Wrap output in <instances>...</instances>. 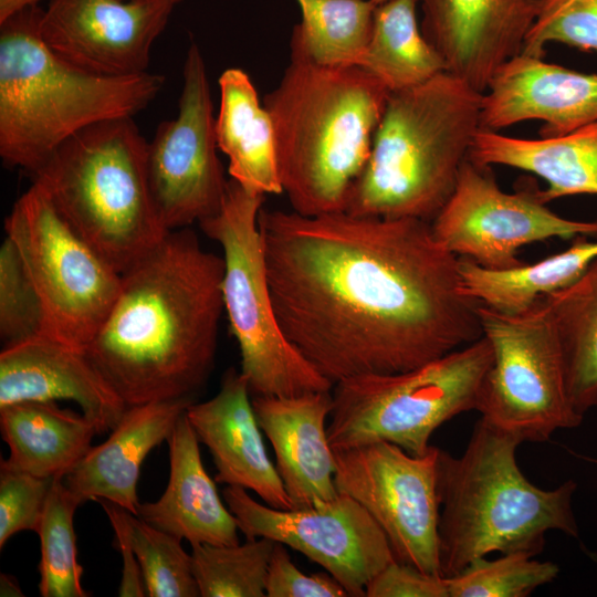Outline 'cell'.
Here are the masks:
<instances>
[{
  "label": "cell",
  "instance_id": "31",
  "mask_svg": "<svg viewBox=\"0 0 597 597\" xmlns=\"http://www.w3.org/2000/svg\"><path fill=\"white\" fill-rule=\"evenodd\" d=\"M83 504L54 479L36 531L41 544L39 591L42 597H86L82 566L77 562L74 514Z\"/></svg>",
  "mask_w": 597,
  "mask_h": 597
},
{
  "label": "cell",
  "instance_id": "25",
  "mask_svg": "<svg viewBox=\"0 0 597 597\" xmlns=\"http://www.w3.org/2000/svg\"><path fill=\"white\" fill-rule=\"evenodd\" d=\"M219 87L216 138L229 159L231 179L253 192L283 193L273 122L253 82L244 71L232 67L222 72Z\"/></svg>",
  "mask_w": 597,
  "mask_h": 597
},
{
  "label": "cell",
  "instance_id": "10",
  "mask_svg": "<svg viewBox=\"0 0 597 597\" xmlns=\"http://www.w3.org/2000/svg\"><path fill=\"white\" fill-rule=\"evenodd\" d=\"M482 334L493 349L475 410L491 426L523 442H545L578 427L566 387L558 335L544 298L506 314L478 304Z\"/></svg>",
  "mask_w": 597,
  "mask_h": 597
},
{
  "label": "cell",
  "instance_id": "40",
  "mask_svg": "<svg viewBox=\"0 0 597 597\" xmlns=\"http://www.w3.org/2000/svg\"><path fill=\"white\" fill-rule=\"evenodd\" d=\"M96 501L102 505L111 522V525L115 532V541L122 555L123 568L118 587V596H147L140 566L128 535L125 520L126 510L103 499Z\"/></svg>",
  "mask_w": 597,
  "mask_h": 597
},
{
  "label": "cell",
  "instance_id": "29",
  "mask_svg": "<svg viewBox=\"0 0 597 597\" xmlns=\"http://www.w3.org/2000/svg\"><path fill=\"white\" fill-rule=\"evenodd\" d=\"M418 1L389 0L375 10L370 40L359 66L390 92L417 86L447 72L442 56L418 24Z\"/></svg>",
  "mask_w": 597,
  "mask_h": 597
},
{
  "label": "cell",
  "instance_id": "22",
  "mask_svg": "<svg viewBox=\"0 0 597 597\" xmlns=\"http://www.w3.org/2000/svg\"><path fill=\"white\" fill-rule=\"evenodd\" d=\"M191 398L127 407L108 438L95 446L63 478L82 503L106 500L137 515V484L148 453L167 441Z\"/></svg>",
  "mask_w": 597,
  "mask_h": 597
},
{
  "label": "cell",
  "instance_id": "30",
  "mask_svg": "<svg viewBox=\"0 0 597 597\" xmlns=\"http://www.w3.org/2000/svg\"><path fill=\"white\" fill-rule=\"evenodd\" d=\"M301 22L290 51L323 66L359 65L370 40L377 3L373 0H296Z\"/></svg>",
  "mask_w": 597,
  "mask_h": 597
},
{
  "label": "cell",
  "instance_id": "23",
  "mask_svg": "<svg viewBox=\"0 0 597 597\" xmlns=\"http://www.w3.org/2000/svg\"><path fill=\"white\" fill-rule=\"evenodd\" d=\"M167 442V488L157 501L139 503L136 516L186 540L191 546L239 544L237 519L226 507L203 467L199 440L186 411L176 422Z\"/></svg>",
  "mask_w": 597,
  "mask_h": 597
},
{
  "label": "cell",
  "instance_id": "39",
  "mask_svg": "<svg viewBox=\"0 0 597 597\" xmlns=\"http://www.w3.org/2000/svg\"><path fill=\"white\" fill-rule=\"evenodd\" d=\"M367 597H449L447 578L395 559L367 585Z\"/></svg>",
  "mask_w": 597,
  "mask_h": 597
},
{
  "label": "cell",
  "instance_id": "21",
  "mask_svg": "<svg viewBox=\"0 0 597 597\" xmlns=\"http://www.w3.org/2000/svg\"><path fill=\"white\" fill-rule=\"evenodd\" d=\"M252 406L272 444L276 470L293 510L335 499L336 461L326 425L332 409L331 390L295 397L252 396Z\"/></svg>",
  "mask_w": 597,
  "mask_h": 597
},
{
  "label": "cell",
  "instance_id": "7",
  "mask_svg": "<svg viewBox=\"0 0 597 597\" xmlns=\"http://www.w3.org/2000/svg\"><path fill=\"white\" fill-rule=\"evenodd\" d=\"M148 142L133 117L93 124L32 172L64 220L123 274L167 235L147 176Z\"/></svg>",
  "mask_w": 597,
  "mask_h": 597
},
{
  "label": "cell",
  "instance_id": "11",
  "mask_svg": "<svg viewBox=\"0 0 597 597\" xmlns=\"http://www.w3.org/2000/svg\"><path fill=\"white\" fill-rule=\"evenodd\" d=\"M44 311V334L84 350L112 310L118 273L32 185L4 221Z\"/></svg>",
  "mask_w": 597,
  "mask_h": 597
},
{
  "label": "cell",
  "instance_id": "26",
  "mask_svg": "<svg viewBox=\"0 0 597 597\" xmlns=\"http://www.w3.org/2000/svg\"><path fill=\"white\" fill-rule=\"evenodd\" d=\"M8 465L41 478L63 479L92 448L97 425L54 401H20L0 408Z\"/></svg>",
  "mask_w": 597,
  "mask_h": 597
},
{
  "label": "cell",
  "instance_id": "14",
  "mask_svg": "<svg viewBox=\"0 0 597 597\" xmlns=\"http://www.w3.org/2000/svg\"><path fill=\"white\" fill-rule=\"evenodd\" d=\"M467 158L448 201L430 222L434 239L457 256L482 268L520 266V248L552 238L596 237L597 220L564 218L537 190L503 191L490 168Z\"/></svg>",
  "mask_w": 597,
  "mask_h": 597
},
{
  "label": "cell",
  "instance_id": "12",
  "mask_svg": "<svg viewBox=\"0 0 597 597\" xmlns=\"http://www.w3.org/2000/svg\"><path fill=\"white\" fill-rule=\"evenodd\" d=\"M439 448L413 455L389 442L333 449L338 493L358 502L385 533L397 561L441 575Z\"/></svg>",
  "mask_w": 597,
  "mask_h": 597
},
{
  "label": "cell",
  "instance_id": "33",
  "mask_svg": "<svg viewBox=\"0 0 597 597\" xmlns=\"http://www.w3.org/2000/svg\"><path fill=\"white\" fill-rule=\"evenodd\" d=\"M559 567L526 553H503L495 559L480 557L446 577L449 597H526L554 582Z\"/></svg>",
  "mask_w": 597,
  "mask_h": 597
},
{
  "label": "cell",
  "instance_id": "18",
  "mask_svg": "<svg viewBox=\"0 0 597 597\" xmlns=\"http://www.w3.org/2000/svg\"><path fill=\"white\" fill-rule=\"evenodd\" d=\"M542 121L541 137L567 134L597 122V74L520 54L493 76L482 95L481 129Z\"/></svg>",
  "mask_w": 597,
  "mask_h": 597
},
{
  "label": "cell",
  "instance_id": "15",
  "mask_svg": "<svg viewBox=\"0 0 597 597\" xmlns=\"http://www.w3.org/2000/svg\"><path fill=\"white\" fill-rule=\"evenodd\" d=\"M222 495L247 540L268 537L302 553L332 575L348 596H365L369 582L396 559L383 530L346 494L301 510L259 503L240 486L227 485Z\"/></svg>",
  "mask_w": 597,
  "mask_h": 597
},
{
  "label": "cell",
  "instance_id": "13",
  "mask_svg": "<svg viewBox=\"0 0 597 597\" xmlns=\"http://www.w3.org/2000/svg\"><path fill=\"white\" fill-rule=\"evenodd\" d=\"M175 118L161 122L147 145V176L167 231L214 216L228 180L218 157L216 117L206 64L196 43L188 48Z\"/></svg>",
  "mask_w": 597,
  "mask_h": 597
},
{
  "label": "cell",
  "instance_id": "27",
  "mask_svg": "<svg viewBox=\"0 0 597 597\" xmlns=\"http://www.w3.org/2000/svg\"><path fill=\"white\" fill-rule=\"evenodd\" d=\"M597 259V240L576 237L572 245L538 262L490 270L459 256L460 292L498 312L517 314L569 285Z\"/></svg>",
  "mask_w": 597,
  "mask_h": 597
},
{
  "label": "cell",
  "instance_id": "9",
  "mask_svg": "<svg viewBox=\"0 0 597 597\" xmlns=\"http://www.w3.org/2000/svg\"><path fill=\"white\" fill-rule=\"evenodd\" d=\"M265 195L228 180L221 209L199 223L222 249V301L252 396L329 391L325 378L285 337L273 307L259 214Z\"/></svg>",
  "mask_w": 597,
  "mask_h": 597
},
{
  "label": "cell",
  "instance_id": "8",
  "mask_svg": "<svg viewBox=\"0 0 597 597\" xmlns=\"http://www.w3.org/2000/svg\"><path fill=\"white\" fill-rule=\"evenodd\" d=\"M492 364V346L482 335L407 371L360 375L336 383L327 423L332 449L389 442L413 455L427 453L441 425L475 410Z\"/></svg>",
  "mask_w": 597,
  "mask_h": 597
},
{
  "label": "cell",
  "instance_id": "41",
  "mask_svg": "<svg viewBox=\"0 0 597 597\" xmlns=\"http://www.w3.org/2000/svg\"><path fill=\"white\" fill-rule=\"evenodd\" d=\"M39 1L40 0H0V22L25 8L38 6Z\"/></svg>",
  "mask_w": 597,
  "mask_h": 597
},
{
  "label": "cell",
  "instance_id": "28",
  "mask_svg": "<svg viewBox=\"0 0 597 597\" xmlns=\"http://www.w3.org/2000/svg\"><path fill=\"white\" fill-rule=\"evenodd\" d=\"M543 298L558 335L570 402L584 417L597 406V259Z\"/></svg>",
  "mask_w": 597,
  "mask_h": 597
},
{
  "label": "cell",
  "instance_id": "24",
  "mask_svg": "<svg viewBox=\"0 0 597 597\" xmlns=\"http://www.w3.org/2000/svg\"><path fill=\"white\" fill-rule=\"evenodd\" d=\"M469 159L534 174L547 184L537 190L544 203L567 196H597V122L554 137L525 139L480 129Z\"/></svg>",
  "mask_w": 597,
  "mask_h": 597
},
{
  "label": "cell",
  "instance_id": "17",
  "mask_svg": "<svg viewBox=\"0 0 597 597\" xmlns=\"http://www.w3.org/2000/svg\"><path fill=\"white\" fill-rule=\"evenodd\" d=\"M425 38L447 72L484 93L496 72L523 51L545 0H420Z\"/></svg>",
  "mask_w": 597,
  "mask_h": 597
},
{
  "label": "cell",
  "instance_id": "19",
  "mask_svg": "<svg viewBox=\"0 0 597 597\" xmlns=\"http://www.w3.org/2000/svg\"><path fill=\"white\" fill-rule=\"evenodd\" d=\"M72 400L98 427L112 430L127 406L83 350L46 335L4 346L0 408L20 401Z\"/></svg>",
  "mask_w": 597,
  "mask_h": 597
},
{
  "label": "cell",
  "instance_id": "37",
  "mask_svg": "<svg viewBox=\"0 0 597 597\" xmlns=\"http://www.w3.org/2000/svg\"><path fill=\"white\" fill-rule=\"evenodd\" d=\"M54 479L0 462V548L22 531L36 532Z\"/></svg>",
  "mask_w": 597,
  "mask_h": 597
},
{
  "label": "cell",
  "instance_id": "3",
  "mask_svg": "<svg viewBox=\"0 0 597 597\" xmlns=\"http://www.w3.org/2000/svg\"><path fill=\"white\" fill-rule=\"evenodd\" d=\"M390 93L359 65L323 66L290 51V63L263 105L273 122L280 180L293 211H345Z\"/></svg>",
  "mask_w": 597,
  "mask_h": 597
},
{
  "label": "cell",
  "instance_id": "2",
  "mask_svg": "<svg viewBox=\"0 0 597 597\" xmlns=\"http://www.w3.org/2000/svg\"><path fill=\"white\" fill-rule=\"evenodd\" d=\"M223 259L195 231H169L122 274L117 298L83 350L127 407L191 398L212 370Z\"/></svg>",
  "mask_w": 597,
  "mask_h": 597
},
{
  "label": "cell",
  "instance_id": "38",
  "mask_svg": "<svg viewBox=\"0 0 597 597\" xmlns=\"http://www.w3.org/2000/svg\"><path fill=\"white\" fill-rule=\"evenodd\" d=\"M268 597H346L345 588L328 573L305 574L275 542L266 576Z\"/></svg>",
  "mask_w": 597,
  "mask_h": 597
},
{
  "label": "cell",
  "instance_id": "42",
  "mask_svg": "<svg viewBox=\"0 0 597 597\" xmlns=\"http://www.w3.org/2000/svg\"><path fill=\"white\" fill-rule=\"evenodd\" d=\"M1 596H23L21 588L12 576L1 574L0 577Z\"/></svg>",
  "mask_w": 597,
  "mask_h": 597
},
{
  "label": "cell",
  "instance_id": "36",
  "mask_svg": "<svg viewBox=\"0 0 597 597\" xmlns=\"http://www.w3.org/2000/svg\"><path fill=\"white\" fill-rule=\"evenodd\" d=\"M552 42L597 52V0H545L521 54L543 57Z\"/></svg>",
  "mask_w": 597,
  "mask_h": 597
},
{
  "label": "cell",
  "instance_id": "43",
  "mask_svg": "<svg viewBox=\"0 0 597 597\" xmlns=\"http://www.w3.org/2000/svg\"><path fill=\"white\" fill-rule=\"evenodd\" d=\"M373 1H374L375 3H377V4H380V3L387 2V1H389V0H373Z\"/></svg>",
  "mask_w": 597,
  "mask_h": 597
},
{
  "label": "cell",
  "instance_id": "4",
  "mask_svg": "<svg viewBox=\"0 0 597 597\" xmlns=\"http://www.w3.org/2000/svg\"><path fill=\"white\" fill-rule=\"evenodd\" d=\"M42 11L0 22V156L31 174L82 129L133 117L165 84L160 74L104 76L71 64L43 42Z\"/></svg>",
  "mask_w": 597,
  "mask_h": 597
},
{
  "label": "cell",
  "instance_id": "16",
  "mask_svg": "<svg viewBox=\"0 0 597 597\" xmlns=\"http://www.w3.org/2000/svg\"><path fill=\"white\" fill-rule=\"evenodd\" d=\"M181 0H51L43 42L71 64L104 76L147 72L151 45Z\"/></svg>",
  "mask_w": 597,
  "mask_h": 597
},
{
  "label": "cell",
  "instance_id": "6",
  "mask_svg": "<svg viewBox=\"0 0 597 597\" xmlns=\"http://www.w3.org/2000/svg\"><path fill=\"white\" fill-rule=\"evenodd\" d=\"M482 95L449 72L391 92L345 211L431 222L481 129Z\"/></svg>",
  "mask_w": 597,
  "mask_h": 597
},
{
  "label": "cell",
  "instance_id": "20",
  "mask_svg": "<svg viewBox=\"0 0 597 597\" xmlns=\"http://www.w3.org/2000/svg\"><path fill=\"white\" fill-rule=\"evenodd\" d=\"M186 416L199 442L212 455L217 482L251 490L272 507L293 510L276 467L268 455L252 395L240 371L229 369L220 390L209 400L191 402Z\"/></svg>",
  "mask_w": 597,
  "mask_h": 597
},
{
  "label": "cell",
  "instance_id": "34",
  "mask_svg": "<svg viewBox=\"0 0 597 597\" xmlns=\"http://www.w3.org/2000/svg\"><path fill=\"white\" fill-rule=\"evenodd\" d=\"M129 540L137 556L149 597L200 596L191 554L181 540L126 511Z\"/></svg>",
  "mask_w": 597,
  "mask_h": 597
},
{
  "label": "cell",
  "instance_id": "32",
  "mask_svg": "<svg viewBox=\"0 0 597 597\" xmlns=\"http://www.w3.org/2000/svg\"><path fill=\"white\" fill-rule=\"evenodd\" d=\"M275 541L268 537L243 544L191 546V566L201 597H264Z\"/></svg>",
  "mask_w": 597,
  "mask_h": 597
},
{
  "label": "cell",
  "instance_id": "1",
  "mask_svg": "<svg viewBox=\"0 0 597 597\" xmlns=\"http://www.w3.org/2000/svg\"><path fill=\"white\" fill-rule=\"evenodd\" d=\"M259 227L279 325L333 385L407 371L483 335L459 256L428 221L262 208Z\"/></svg>",
  "mask_w": 597,
  "mask_h": 597
},
{
  "label": "cell",
  "instance_id": "5",
  "mask_svg": "<svg viewBox=\"0 0 597 597\" xmlns=\"http://www.w3.org/2000/svg\"><path fill=\"white\" fill-rule=\"evenodd\" d=\"M521 443L480 418L461 455L439 450L438 535L443 577L494 552L536 556L551 531L578 537L572 507L576 482L567 480L551 490L533 484L517 465Z\"/></svg>",
  "mask_w": 597,
  "mask_h": 597
},
{
  "label": "cell",
  "instance_id": "35",
  "mask_svg": "<svg viewBox=\"0 0 597 597\" xmlns=\"http://www.w3.org/2000/svg\"><path fill=\"white\" fill-rule=\"evenodd\" d=\"M44 334V311L14 243L0 247V337L4 346Z\"/></svg>",
  "mask_w": 597,
  "mask_h": 597
}]
</instances>
